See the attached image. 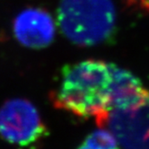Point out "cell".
<instances>
[{
    "label": "cell",
    "mask_w": 149,
    "mask_h": 149,
    "mask_svg": "<svg viewBox=\"0 0 149 149\" xmlns=\"http://www.w3.org/2000/svg\"><path fill=\"white\" fill-rule=\"evenodd\" d=\"M149 100V91L130 71L111 63V84L109 109L129 110L136 108Z\"/></svg>",
    "instance_id": "obj_6"
},
{
    "label": "cell",
    "mask_w": 149,
    "mask_h": 149,
    "mask_svg": "<svg viewBox=\"0 0 149 149\" xmlns=\"http://www.w3.org/2000/svg\"><path fill=\"white\" fill-rule=\"evenodd\" d=\"M46 127L34 105L27 100L15 98L0 108V135L5 140L26 146L45 136Z\"/></svg>",
    "instance_id": "obj_3"
},
{
    "label": "cell",
    "mask_w": 149,
    "mask_h": 149,
    "mask_svg": "<svg viewBox=\"0 0 149 149\" xmlns=\"http://www.w3.org/2000/svg\"><path fill=\"white\" fill-rule=\"evenodd\" d=\"M95 120L123 149H149V100L136 108L108 111Z\"/></svg>",
    "instance_id": "obj_4"
},
{
    "label": "cell",
    "mask_w": 149,
    "mask_h": 149,
    "mask_svg": "<svg viewBox=\"0 0 149 149\" xmlns=\"http://www.w3.org/2000/svg\"><path fill=\"white\" fill-rule=\"evenodd\" d=\"M130 2L137 5L140 8L149 13V0H130Z\"/></svg>",
    "instance_id": "obj_8"
},
{
    "label": "cell",
    "mask_w": 149,
    "mask_h": 149,
    "mask_svg": "<svg viewBox=\"0 0 149 149\" xmlns=\"http://www.w3.org/2000/svg\"><path fill=\"white\" fill-rule=\"evenodd\" d=\"M111 63L87 59L62 68L58 86L50 94L58 109L99 118L109 109Z\"/></svg>",
    "instance_id": "obj_1"
},
{
    "label": "cell",
    "mask_w": 149,
    "mask_h": 149,
    "mask_svg": "<svg viewBox=\"0 0 149 149\" xmlns=\"http://www.w3.org/2000/svg\"><path fill=\"white\" fill-rule=\"evenodd\" d=\"M14 34L23 46L40 49L54 40L56 27L51 15L44 9L29 7L20 12L13 23Z\"/></svg>",
    "instance_id": "obj_5"
},
{
    "label": "cell",
    "mask_w": 149,
    "mask_h": 149,
    "mask_svg": "<svg viewBox=\"0 0 149 149\" xmlns=\"http://www.w3.org/2000/svg\"><path fill=\"white\" fill-rule=\"evenodd\" d=\"M57 20L65 37L81 47L106 43L116 33L111 0H61Z\"/></svg>",
    "instance_id": "obj_2"
},
{
    "label": "cell",
    "mask_w": 149,
    "mask_h": 149,
    "mask_svg": "<svg viewBox=\"0 0 149 149\" xmlns=\"http://www.w3.org/2000/svg\"><path fill=\"white\" fill-rule=\"evenodd\" d=\"M118 144L111 131L101 127L90 134L78 149H120Z\"/></svg>",
    "instance_id": "obj_7"
}]
</instances>
